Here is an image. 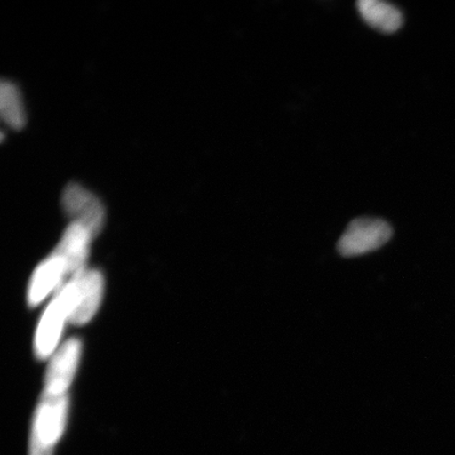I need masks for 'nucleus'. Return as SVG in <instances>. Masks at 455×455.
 Returning <instances> with one entry per match:
<instances>
[{"instance_id": "20e7f679", "label": "nucleus", "mask_w": 455, "mask_h": 455, "mask_svg": "<svg viewBox=\"0 0 455 455\" xmlns=\"http://www.w3.org/2000/svg\"><path fill=\"white\" fill-rule=\"evenodd\" d=\"M70 310L69 293L62 284L39 322L36 337V351L39 358H47L53 354L65 323L69 322Z\"/></svg>"}, {"instance_id": "39448f33", "label": "nucleus", "mask_w": 455, "mask_h": 455, "mask_svg": "<svg viewBox=\"0 0 455 455\" xmlns=\"http://www.w3.org/2000/svg\"><path fill=\"white\" fill-rule=\"evenodd\" d=\"M62 206L74 223L85 228L91 235L98 236L104 226L105 209L100 199L79 185H69L62 196Z\"/></svg>"}, {"instance_id": "1a4fd4ad", "label": "nucleus", "mask_w": 455, "mask_h": 455, "mask_svg": "<svg viewBox=\"0 0 455 455\" xmlns=\"http://www.w3.org/2000/svg\"><path fill=\"white\" fill-rule=\"evenodd\" d=\"M363 20L383 33H395L403 26L400 9L383 0H360L356 4Z\"/></svg>"}, {"instance_id": "f03ea898", "label": "nucleus", "mask_w": 455, "mask_h": 455, "mask_svg": "<svg viewBox=\"0 0 455 455\" xmlns=\"http://www.w3.org/2000/svg\"><path fill=\"white\" fill-rule=\"evenodd\" d=\"M392 228L387 221L373 218H358L346 228L338 243L339 252L346 258L375 251L389 242Z\"/></svg>"}, {"instance_id": "0eeeda50", "label": "nucleus", "mask_w": 455, "mask_h": 455, "mask_svg": "<svg viewBox=\"0 0 455 455\" xmlns=\"http://www.w3.org/2000/svg\"><path fill=\"white\" fill-rule=\"evenodd\" d=\"M92 240L93 236L82 225L72 221L67 228L53 253L65 260L68 281L85 271V261H87L90 243Z\"/></svg>"}, {"instance_id": "f257e3e1", "label": "nucleus", "mask_w": 455, "mask_h": 455, "mask_svg": "<svg viewBox=\"0 0 455 455\" xmlns=\"http://www.w3.org/2000/svg\"><path fill=\"white\" fill-rule=\"evenodd\" d=\"M67 417V395L44 391L34 415L30 455H53L56 443L64 434Z\"/></svg>"}, {"instance_id": "9d476101", "label": "nucleus", "mask_w": 455, "mask_h": 455, "mask_svg": "<svg viewBox=\"0 0 455 455\" xmlns=\"http://www.w3.org/2000/svg\"><path fill=\"white\" fill-rule=\"evenodd\" d=\"M0 112L3 121L12 129H20L26 124V112L20 90L10 82H3L0 88Z\"/></svg>"}, {"instance_id": "6e6552de", "label": "nucleus", "mask_w": 455, "mask_h": 455, "mask_svg": "<svg viewBox=\"0 0 455 455\" xmlns=\"http://www.w3.org/2000/svg\"><path fill=\"white\" fill-rule=\"evenodd\" d=\"M67 277L65 260L60 256L52 253L34 272L30 284H28V304L37 306L54 290L57 291L66 283L65 278Z\"/></svg>"}, {"instance_id": "7ed1b4c3", "label": "nucleus", "mask_w": 455, "mask_h": 455, "mask_svg": "<svg viewBox=\"0 0 455 455\" xmlns=\"http://www.w3.org/2000/svg\"><path fill=\"white\" fill-rule=\"evenodd\" d=\"M71 301L69 322L73 325H84L98 312L102 293L104 277L98 270H85L66 282Z\"/></svg>"}, {"instance_id": "423d86ee", "label": "nucleus", "mask_w": 455, "mask_h": 455, "mask_svg": "<svg viewBox=\"0 0 455 455\" xmlns=\"http://www.w3.org/2000/svg\"><path fill=\"white\" fill-rule=\"evenodd\" d=\"M81 352L82 344L77 339L67 340L57 350L45 374L44 391L52 395H67L76 377Z\"/></svg>"}]
</instances>
